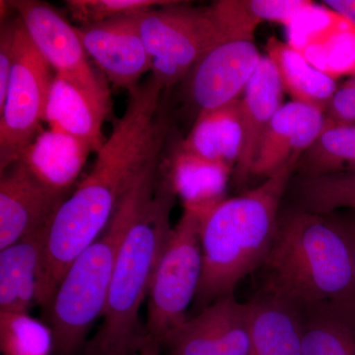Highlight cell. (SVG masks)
Listing matches in <instances>:
<instances>
[{"mask_svg": "<svg viewBox=\"0 0 355 355\" xmlns=\"http://www.w3.org/2000/svg\"><path fill=\"white\" fill-rule=\"evenodd\" d=\"M202 218L184 209L161 256L147 298L146 336L159 345L187 321L202 270Z\"/></svg>", "mask_w": 355, "mask_h": 355, "instance_id": "52a82bcc", "label": "cell"}, {"mask_svg": "<svg viewBox=\"0 0 355 355\" xmlns=\"http://www.w3.org/2000/svg\"><path fill=\"white\" fill-rule=\"evenodd\" d=\"M176 198L169 180L159 172L153 195L140 209L119 251L102 324L89 343L86 355L139 352L146 338V331L140 328V308L148 298L156 268L171 234Z\"/></svg>", "mask_w": 355, "mask_h": 355, "instance_id": "277c9868", "label": "cell"}, {"mask_svg": "<svg viewBox=\"0 0 355 355\" xmlns=\"http://www.w3.org/2000/svg\"><path fill=\"white\" fill-rule=\"evenodd\" d=\"M15 58L3 105L0 106V172L20 157L38 135L55 76L18 16Z\"/></svg>", "mask_w": 355, "mask_h": 355, "instance_id": "ba28073f", "label": "cell"}, {"mask_svg": "<svg viewBox=\"0 0 355 355\" xmlns=\"http://www.w3.org/2000/svg\"><path fill=\"white\" fill-rule=\"evenodd\" d=\"M1 349L6 355H49L53 350L50 329L28 314L0 312Z\"/></svg>", "mask_w": 355, "mask_h": 355, "instance_id": "83f0119b", "label": "cell"}, {"mask_svg": "<svg viewBox=\"0 0 355 355\" xmlns=\"http://www.w3.org/2000/svg\"><path fill=\"white\" fill-rule=\"evenodd\" d=\"M161 155L155 156L121 200L102 234L76 257L53 294L49 311L53 352L73 355L102 317L119 251L140 209L153 195Z\"/></svg>", "mask_w": 355, "mask_h": 355, "instance_id": "5b68a950", "label": "cell"}, {"mask_svg": "<svg viewBox=\"0 0 355 355\" xmlns=\"http://www.w3.org/2000/svg\"><path fill=\"white\" fill-rule=\"evenodd\" d=\"M151 60V76L164 89L184 80L209 51L225 41L207 8L173 1L132 16Z\"/></svg>", "mask_w": 355, "mask_h": 355, "instance_id": "8992f818", "label": "cell"}, {"mask_svg": "<svg viewBox=\"0 0 355 355\" xmlns=\"http://www.w3.org/2000/svg\"><path fill=\"white\" fill-rule=\"evenodd\" d=\"M172 2L173 0H67L65 6L72 19L81 26H89L137 15Z\"/></svg>", "mask_w": 355, "mask_h": 355, "instance_id": "f1b7e54d", "label": "cell"}, {"mask_svg": "<svg viewBox=\"0 0 355 355\" xmlns=\"http://www.w3.org/2000/svg\"><path fill=\"white\" fill-rule=\"evenodd\" d=\"M355 155V123L338 125L324 121L323 130L296 166L300 176L343 173Z\"/></svg>", "mask_w": 355, "mask_h": 355, "instance_id": "4316f807", "label": "cell"}, {"mask_svg": "<svg viewBox=\"0 0 355 355\" xmlns=\"http://www.w3.org/2000/svg\"><path fill=\"white\" fill-rule=\"evenodd\" d=\"M164 87L153 76L130 93L125 114L98 151L92 171L44 229L38 304H50L67 268L102 234L141 172L162 153L169 132Z\"/></svg>", "mask_w": 355, "mask_h": 355, "instance_id": "6da1fadb", "label": "cell"}, {"mask_svg": "<svg viewBox=\"0 0 355 355\" xmlns=\"http://www.w3.org/2000/svg\"><path fill=\"white\" fill-rule=\"evenodd\" d=\"M284 87L272 60L261 58L241 99L243 141L241 153L233 171L236 184L251 176L254 158L273 116L282 106Z\"/></svg>", "mask_w": 355, "mask_h": 355, "instance_id": "9a60e30c", "label": "cell"}, {"mask_svg": "<svg viewBox=\"0 0 355 355\" xmlns=\"http://www.w3.org/2000/svg\"><path fill=\"white\" fill-rule=\"evenodd\" d=\"M137 354L139 355H162L160 345L157 343L154 342V340H150V338H147L146 336Z\"/></svg>", "mask_w": 355, "mask_h": 355, "instance_id": "836d02e7", "label": "cell"}, {"mask_svg": "<svg viewBox=\"0 0 355 355\" xmlns=\"http://www.w3.org/2000/svg\"><path fill=\"white\" fill-rule=\"evenodd\" d=\"M44 229L0 250V312L28 314L38 305Z\"/></svg>", "mask_w": 355, "mask_h": 355, "instance_id": "ac0fdd59", "label": "cell"}, {"mask_svg": "<svg viewBox=\"0 0 355 355\" xmlns=\"http://www.w3.org/2000/svg\"><path fill=\"white\" fill-rule=\"evenodd\" d=\"M322 3L355 26V0H324Z\"/></svg>", "mask_w": 355, "mask_h": 355, "instance_id": "d6a6232c", "label": "cell"}, {"mask_svg": "<svg viewBox=\"0 0 355 355\" xmlns=\"http://www.w3.org/2000/svg\"><path fill=\"white\" fill-rule=\"evenodd\" d=\"M307 12L304 17L308 29L291 46L313 67L334 79L355 76V26L328 7L321 10L315 6L311 12L313 22Z\"/></svg>", "mask_w": 355, "mask_h": 355, "instance_id": "2e32d148", "label": "cell"}, {"mask_svg": "<svg viewBox=\"0 0 355 355\" xmlns=\"http://www.w3.org/2000/svg\"><path fill=\"white\" fill-rule=\"evenodd\" d=\"M330 214L338 222V225L340 226L343 233H345L347 241H349L355 266V211L347 210V212H343V214H336L334 212V214Z\"/></svg>", "mask_w": 355, "mask_h": 355, "instance_id": "1f68e13d", "label": "cell"}, {"mask_svg": "<svg viewBox=\"0 0 355 355\" xmlns=\"http://www.w3.org/2000/svg\"><path fill=\"white\" fill-rule=\"evenodd\" d=\"M233 170L221 163L207 160L178 146L168 162L164 176L177 196L183 198L184 209L205 218L223 202L229 175Z\"/></svg>", "mask_w": 355, "mask_h": 355, "instance_id": "ffe728a7", "label": "cell"}, {"mask_svg": "<svg viewBox=\"0 0 355 355\" xmlns=\"http://www.w3.org/2000/svg\"><path fill=\"white\" fill-rule=\"evenodd\" d=\"M291 193L297 209L318 214L336 210L355 211V172L320 176H300L291 182Z\"/></svg>", "mask_w": 355, "mask_h": 355, "instance_id": "484cf974", "label": "cell"}, {"mask_svg": "<svg viewBox=\"0 0 355 355\" xmlns=\"http://www.w3.org/2000/svg\"><path fill=\"white\" fill-rule=\"evenodd\" d=\"M321 110L298 102L280 107L261 140L251 176H272L286 166L296 168L324 125Z\"/></svg>", "mask_w": 355, "mask_h": 355, "instance_id": "5bb4252c", "label": "cell"}, {"mask_svg": "<svg viewBox=\"0 0 355 355\" xmlns=\"http://www.w3.org/2000/svg\"><path fill=\"white\" fill-rule=\"evenodd\" d=\"M242 141L241 99H237L198 114L191 132L180 144L200 157L234 171Z\"/></svg>", "mask_w": 355, "mask_h": 355, "instance_id": "7402d4cb", "label": "cell"}, {"mask_svg": "<svg viewBox=\"0 0 355 355\" xmlns=\"http://www.w3.org/2000/svg\"><path fill=\"white\" fill-rule=\"evenodd\" d=\"M1 173L0 250L46 227L67 193L46 186L21 161Z\"/></svg>", "mask_w": 355, "mask_h": 355, "instance_id": "7c38bea8", "label": "cell"}, {"mask_svg": "<svg viewBox=\"0 0 355 355\" xmlns=\"http://www.w3.org/2000/svg\"><path fill=\"white\" fill-rule=\"evenodd\" d=\"M295 170L286 166L260 186L224 200L202 219V270L193 301L198 309L234 295L239 282L263 266L279 228L282 198Z\"/></svg>", "mask_w": 355, "mask_h": 355, "instance_id": "3957f363", "label": "cell"}, {"mask_svg": "<svg viewBox=\"0 0 355 355\" xmlns=\"http://www.w3.org/2000/svg\"><path fill=\"white\" fill-rule=\"evenodd\" d=\"M315 6L308 0H218L209 7L225 41L254 42L265 22L291 26Z\"/></svg>", "mask_w": 355, "mask_h": 355, "instance_id": "44dd1931", "label": "cell"}, {"mask_svg": "<svg viewBox=\"0 0 355 355\" xmlns=\"http://www.w3.org/2000/svg\"><path fill=\"white\" fill-rule=\"evenodd\" d=\"M326 120L338 125L355 123V79L354 77L336 89L324 112Z\"/></svg>", "mask_w": 355, "mask_h": 355, "instance_id": "f546056e", "label": "cell"}, {"mask_svg": "<svg viewBox=\"0 0 355 355\" xmlns=\"http://www.w3.org/2000/svg\"><path fill=\"white\" fill-rule=\"evenodd\" d=\"M354 78L355 79V76H354Z\"/></svg>", "mask_w": 355, "mask_h": 355, "instance_id": "e575fe53", "label": "cell"}, {"mask_svg": "<svg viewBox=\"0 0 355 355\" xmlns=\"http://www.w3.org/2000/svg\"><path fill=\"white\" fill-rule=\"evenodd\" d=\"M91 151L87 141L50 128L38 133L18 160L46 186L67 193Z\"/></svg>", "mask_w": 355, "mask_h": 355, "instance_id": "d6986e66", "label": "cell"}, {"mask_svg": "<svg viewBox=\"0 0 355 355\" xmlns=\"http://www.w3.org/2000/svg\"><path fill=\"white\" fill-rule=\"evenodd\" d=\"M16 19L6 22L1 25L0 31V106L6 100L11 71L15 58L16 30H17Z\"/></svg>", "mask_w": 355, "mask_h": 355, "instance_id": "4dcf8cb0", "label": "cell"}, {"mask_svg": "<svg viewBox=\"0 0 355 355\" xmlns=\"http://www.w3.org/2000/svg\"><path fill=\"white\" fill-rule=\"evenodd\" d=\"M261 58L249 41H224L209 51L187 77L189 99L198 114L240 99Z\"/></svg>", "mask_w": 355, "mask_h": 355, "instance_id": "8fae6325", "label": "cell"}, {"mask_svg": "<svg viewBox=\"0 0 355 355\" xmlns=\"http://www.w3.org/2000/svg\"><path fill=\"white\" fill-rule=\"evenodd\" d=\"M9 4L17 11L33 43L55 76L78 89L105 116H108L112 106L108 83L89 64L76 28L46 2L16 0Z\"/></svg>", "mask_w": 355, "mask_h": 355, "instance_id": "9c48e42d", "label": "cell"}, {"mask_svg": "<svg viewBox=\"0 0 355 355\" xmlns=\"http://www.w3.org/2000/svg\"><path fill=\"white\" fill-rule=\"evenodd\" d=\"M266 53L292 101L309 105L324 113L338 89L336 79L313 67L300 51L277 37L268 40Z\"/></svg>", "mask_w": 355, "mask_h": 355, "instance_id": "603a6c76", "label": "cell"}, {"mask_svg": "<svg viewBox=\"0 0 355 355\" xmlns=\"http://www.w3.org/2000/svg\"><path fill=\"white\" fill-rule=\"evenodd\" d=\"M254 355H302V311L265 291L248 302Z\"/></svg>", "mask_w": 355, "mask_h": 355, "instance_id": "e0dca14e", "label": "cell"}, {"mask_svg": "<svg viewBox=\"0 0 355 355\" xmlns=\"http://www.w3.org/2000/svg\"><path fill=\"white\" fill-rule=\"evenodd\" d=\"M302 311V355H355V314L338 308Z\"/></svg>", "mask_w": 355, "mask_h": 355, "instance_id": "d4e9b609", "label": "cell"}, {"mask_svg": "<svg viewBox=\"0 0 355 355\" xmlns=\"http://www.w3.org/2000/svg\"><path fill=\"white\" fill-rule=\"evenodd\" d=\"M87 55L116 89L132 92L151 72V60L132 16L76 28Z\"/></svg>", "mask_w": 355, "mask_h": 355, "instance_id": "4fadbf2b", "label": "cell"}, {"mask_svg": "<svg viewBox=\"0 0 355 355\" xmlns=\"http://www.w3.org/2000/svg\"><path fill=\"white\" fill-rule=\"evenodd\" d=\"M248 303L234 295L214 301L161 343L162 355H254Z\"/></svg>", "mask_w": 355, "mask_h": 355, "instance_id": "30bf717a", "label": "cell"}, {"mask_svg": "<svg viewBox=\"0 0 355 355\" xmlns=\"http://www.w3.org/2000/svg\"><path fill=\"white\" fill-rule=\"evenodd\" d=\"M105 119L78 89L55 76L44 116L51 130L87 141L98 153L105 144L102 133Z\"/></svg>", "mask_w": 355, "mask_h": 355, "instance_id": "cb8c5ba5", "label": "cell"}, {"mask_svg": "<svg viewBox=\"0 0 355 355\" xmlns=\"http://www.w3.org/2000/svg\"><path fill=\"white\" fill-rule=\"evenodd\" d=\"M261 268V291L301 310L334 307L355 314L354 258L331 214L299 209L280 214L275 241Z\"/></svg>", "mask_w": 355, "mask_h": 355, "instance_id": "7a4b0ae2", "label": "cell"}]
</instances>
